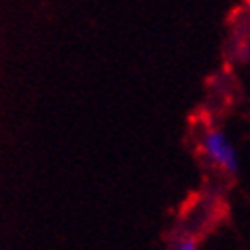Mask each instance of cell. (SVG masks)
<instances>
[{
	"label": "cell",
	"instance_id": "cell-2",
	"mask_svg": "<svg viewBox=\"0 0 250 250\" xmlns=\"http://www.w3.org/2000/svg\"><path fill=\"white\" fill-rule=\"evenodd\" d=\"M171 250H197V240L193 236H181L173 242Z\"/></svg>",
	"mask_w": 250,
	"mask_h": 250
},
{
	"label": "cell",
	"instance_id": "cell-1",
	"mask_svg": "<svg viewBox=\"0 0 250 250\" xmlns=\"http://www.w3.org/2000/svg\"><path fill=\"white\" fill-rule=\"evenodd\" d=\"M204 157L224 173L238 171V151L222 128H206L199 136Z\"/></svg>",
	"mask_w": 250,
	"mask_h": 250
}]
</instances>
